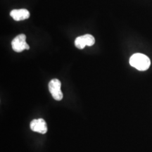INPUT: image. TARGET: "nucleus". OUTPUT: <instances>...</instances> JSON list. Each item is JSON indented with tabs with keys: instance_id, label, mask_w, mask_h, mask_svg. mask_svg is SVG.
I'll list each match as a JSON object with an SVG mask.
<instances>
[{
	"instance_id": "obj_1",
	"label": "nucleus",
	"mask_w": 152,
	"mask_h": 152,
	"mask_svg": "<svg viewBox=\"0 0 152 152\" xmlns=\"http://www.w3.org/2000/svg\"><path fill=\"white\" fill-rule=\"evenodd\" d=\"M130 64L132 67L135 68L138 71H147L151 65L149 58L143 54L137 53L133 54L130 58Z\"/></svg>"
},
{
	"instance_id": "obj_2",
	"label": "nucleus",
	"mask_w": 152,
	"mask_h": 152,
	"mask_svg": "<svg viewBox=\"0 0 152 152\" xmlns=\"http://www.w3.org/2000/svg\"><path fill=\"white\" fill-rule=\"evenodd\" d=\"M12 49L16 52H21L26 49H29L30 47L26 42V36L24 34H20L16 36L11 42Z\"/></svg>"
},
{
	"instance_id": "obj_3",
	"label": "nucleus",
	"mask_w": 152,
	"mask_h": 152,
	"mask_svg": "<svg viewBox=\"0 0 152 152\" xmlns=\"http://www.w3.org/2000/svg\"><path fill=\"white\" fill-rule=\"evenodd\" d=\"M61 81L58 79H52L49 83V90L52 97L56 101H61L63 99V93L61 90Z\"/></svg>"
},
{
	"instance_id": "obj_4",
	"label": "nucleus",
	"mask_w": 152,
	"mask_h": 152,
	"mask_svg": "<svg viewBox=\"0 0 152 152\" xmlns=\"http://www.w3.org/2000/svg\"><path fill=\"white\" fill-rule=\"evenodd\" d=\"M94 37L90 34H86V35L77 37L75 40V47L79 49H83L85 46H92L94 45Z\"/></svg>"
},
{
	"instance_id": "obj_5",
	"label": "nucleus",
	"mask_w": 152,
	"mask_h": 152,
	"mask_svg": "<svg viewBox=\"0 0 152 152\" xmlns=\"http://www.w3.org/2000/svg\"><path fill=\"white\" fill-rule=\"evenodd\" d=\"M30 128L33 132L45 134L47 132V126L45 121L42 118L35 119L30 123Z\"/></svg>"
},
{
	"instance_id": "obj_6",
	"label": "nucleus",
	"mask_w": 152,
	"mask_h": 152,
	"mask_svg": "<svg viewBox=\"0 0 152 152\" xmlns=\"http://www.w3.org/2000/svg\"><path fill=\"white\" fill-rule=\"evenodd\" d=\"M10 16L16 21L26 20L30 17V12L27 9H14L11 11Z\"/></svg>"
}]
</instances>
